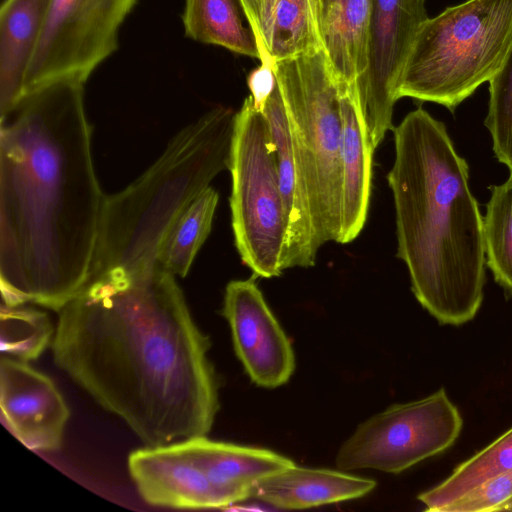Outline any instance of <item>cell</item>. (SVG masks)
Listing matches in <instances>:
<instances>
[{"instance_id":"cell-1","label":"cell","mask_w":512,"mask_h":512,"mask_svg":"<svg viewBox=\"0 0 512 512\" xmlns=\"http://www.w3.org/2000/svg\"><path fill=\"white\" fill-rule=\"evenodd\" d=\"M210 339L159 264L90 278L59 311L56 364L146 446L207 436L219 409Z\"/></svg>"},{"instance_id":"cell-2","label":"cell","mask_w":512,"mask_h":512,"mask_svg":"<svg viewBox=\"0 0 512 512\" xmlns=\"http://www.w3.org/2000/svg\"><path fill=\"white\" fill-rule=\"evenodd\" d=\"M84 84L26 93L0 121L2 303L59 312L85 285L105 195L92 159Z\"/></svg>"},{"instance_id":"cell-3","label":"cell","mask_w":512,"mask_h":512,"mask_svg":"<svg viewBox=\"0 0 512 512\" xmlns=\"http://www.w3.org/2000/svg\"><path fill=\"white\" fill-rule=\"evenodd\" d=\"M387 180L396 214L397 257L421 306L439 323L472 320L484 298L483 216L469 166L443 122L419 107L393 129Z\"/></svg>"},{"instance_id":"cell-4","label":"cell","mask_w":512,"mask_h":512,"mask_svg":"<svg viewBox=\"0 0 512 512\" xmlns=\"http://www.w3.org/2000/svg\"><path fill=\"white\" fill-rule=\"evenodd\" d=\"M235 115L219 106L182 128L135 181L105 196L88 279L157 263L178 214L228 169Z\"/></svg>"},{"instance_id":"cell-5","label":"cell","mask_w":512,"mask_h":512,"mask_svg":"<svg viewBox=\"0 0 512 512\" xmlns=\"http://www.w3.org/2000/svg\"><path fill=\"white\" fill-rule=\"evenodd\" d=\"M512 49V0H466L417 31L396 96L452 113L499 71Z\"/></svg>"},{"instance_id":"cell-6","label":"cell","mask_w":512,"mask_h":512,"mask_svg":"<svg viewBox=\"0 0 512 512\" xmlns=\"http://www.w3.org/2000/svg\"><path fill=\"white\" fill-rule=\"evenodd\" d=\"M319 246L338 241L342 201L339 88L323 50L272 64Z\"/></svg>"},{"instance_id":"cell-7","label":"cell","mask_w":512,"mask_h":512,"mask_svg":"<svg viewBox=\"0 0 512 512\" xmlns=\"http://www.w3.org/2000/svg\"><path fill=\"white\" fill-rule=\"evenodd\" d=\"M271 467L265 449L197 436L145 446L128 457L130 477L150 505L225 508L251 497Z\"/></svg>"},{"instance_id":"cell-8","label":"cell","mask_w":512,"mask_h":512,"mask_svg":"<svg viewBox=\"0 0 512 512\" xmlns=\"http://www.w3.org/2000/svg\"><path fill=\"white\" fill-rule=\"evenodd\" d=\"M228 169L232 229L241 260L254 276L277 277L283 271L287 215L268 122L251 96L235 115Z\"/></svg>"},{"instance_id":"cell-9","label":"cell","mask_w":512,"mask_h":512,"mask_svg":"<svg viewBox=\"0 0 512 512\" xmlns=\"http://www.w3.org/2000/svg\"><path fill=\"white\" fill-rule=\"evenodd\" d=\"M462 426L458 408L442 388L420 400L394 404L359 424L340 446L336 467L398 474L448 449Z\"/></svg>"},{"instance_id":"cell-10","label":"cell","mask_w":512,"mask_h":512,"mask_svg":"<svg viewBox=\"0 0 512 512\" xmlns=\"http://www.w3.org/2000/svg\"><path fill=\"white\" fill-rule=\"evenodd\" d=\"M137 0H51L28 65L23 95L62 79L86 82L118 48V33Z\"/></svg>"},{"instance_id":"cell-11","label":"cell","mask_w":512,"mask_h":512,"mask_svg":"<svg viewBox=\"0 0 512 512\" xmlns=\"http://www.w3.org/2000/svg\"><path fill=\"white\" fill-rule=\"evenodd\" d=\"M425 0H371L368 67L358 83V98L369 140L375 150L387 131L398 82L422 23Z\"/></svg>"},{"instance_id":"cell-12","label":"cell","mask_w":512,"mask_h":512,"mask_svg":"<svg viewBox=\"0 0 512 512\" xmlns=\"http://www.w3.org/2000/svg\"><path fill=\"white\" fill-rule=\"evenodd\" d=\"M222 314L235 353L253 383L263 388L285 384L295 369L294 351L254 277L227 284Z\"/></svg>"},{"instance_id":"cell-13","label":"cell","mask_w":512,"mask_h":512,"mask_svg":"<svg viewBox=\"0 0 512 512\" xmlns=\"http://www.w3.org/2000/svg\"><path fill=\"white\" fill-rule=\"evenodd\" d=\"M0 408L7 429L27 448L61 447L69 408L52 379L27 362L1 357Z\"/></svg>"},{"instance_id":"cell-14","label":"cell","mask_w":512,"mask_h":512,"mask_svg":"<svg viewBox=\"0 0 512 512\" xmlns=\"http://www.w3.org/2000/svg\"><path fill=\"white\" fill-rule=\"evenodd\" d=\"M263 113L275 149L279 185L288 222L283 270L311 267L315 265L320 246L316 238L306 181L295 160L290 126L277 83Z\"/></svg>"},{"instance_id":"cell-15","label":"cell","mask_w":512,"mask_h":512,"mask_svg":"<svg viewBox=\"0 0 512 512\" xmlns=\"http://www.w3.org/2000/svg\"><path fill=\"white\" fill-rule=\"evenodd\" d=\"M261 53L260 62L323 50L324 0H241Z\"/></svg>"},{"instance_id":"cell-16","label":"cell","mask_w":512,"mask_h":512,"mask_svg":"<svg viewBox=\"0 0 512 512\" xmlns=\"http://www.w3.org/2000/svg\"><path fill=\"white\" fill-rule=\"evenodd\" d=\"M342 119V201L337 243L352 242L363 229L369 207L374 149L358 93L338 86Z\"/></svg>"},{"instance_id":"cell-17","label":"cell","mask_w":512,"mask_h":512,"mask_svg":"<svg viewBox=\"0 0 512 512\" xmlns=\"http://www.w3.org/2000/svg\"><path fill=\"white\" fill-rule=\"evenodd\" d=\"M375 486L373 479L347 471L294 464L260 480L251 497L276 508L297 510L361 498Z\"/></svg>"},{"instance_id":"cell-18","label":"cell","mask_w":512,"mask_h":512,"mask_svg":"<svg viewBox=\"0 0 512 512\" xmlns=\"http://www.w3.org/2000/svg\"><path fill=\"white\" fill-rule=\"evenodd\" d=\"M51 0H5L0 10V118L23 96L24 78Z\"/></svg>"},{"instance_id":"cell-19","label":"cell","mask_w":512,"mask_h":512,"mask_svg":"<svg viewBox=\"0 0 512 512\" xmlns=\"http://www.w3.org/2000/svg\"><path fill=\"white\" fill-rule=\"evenodd\" d=\"M371 0H324L323 51L339 86L358 93L368 67Z\"/></svg>"},{"instance_id":"cell-20","label":"cell","mask_w":512,"mask_h":512,"mask_svg":"<svg viewBox=\"0 0 512 512\" xmlns=\"http://www.w3.org/2000/svg\"><path fill=\"white\" fill-rule=\"evenodd\" d=\"M183 25L188 38L261 59L241 0H185Z\"/></svg>"},{"instance_id":"cell-21","label":"cell","mask_w":512,"mask_h":512,"mask_svg":"<svg viewBox=\"0 0 512 512\" xmlns=\"http://www.w3.org/2000/svg\"><path fill=\"white\" fill-rule=\"evenodd\" d=\"M512 470V428L481 451L459 464L438 485L420 493L417 499L425 511L444 512L480 484Z\"/></svg>"},{"instance_id":"cell-22","label":"cell","mask_w":512,"mask_h":512,"mask_svg":"<svg viewBox=\"0 0 512 512\" xmlns=\"http://www.w3.org/2000/svg\"><path fill=\"white\" fill-rule=\"evenodd\" d=\"M218 199V193L209 186L178 214L160 244V267L174 276L187 275L211 231Z\"/></svg>"},{"instance_id":"cell-23","label":"cell","mask_w":512,"mask_h":512,"mask_svg":"<svg viewBox=\"0 0 512 512\" xmlns=\"http://www.w3.org/2000/svg\"><path fill=\"white\" fill-rule=\"evenodd\" d=\"M483 217L486 265L495 282L512 294V177L490 186Z\"/></svg>"},{"instance_id":"cell-24","label":"cell","mask_w":512,"mask_h":512,"mask_svg":"<svg viewBox=\"0 0 512 512\" xmlns=\"http://www.w3.org/2000/svg\"><path fill=\"white\" fill-rule=\"evenodd\" d=\"M49 316L40 310L2 303L0 344L2 356L20 361L37 359L53 340Z\"/></svg>"},{"instance_id":"cell-25","label":"cell","mask_w":512,"mask_h":512,"mask_svg":"<svg viewBox=\"0 0 512 512\" xmlns=\"http://www.w3.org/2000/svg\"><path fill=\"white\" fill-rule=\"evenodd\" d=\"M484 124L492 138L493 152L512 177V49L489 81V105Z\"/></svg>"},{"instance_id":"cell-26","label":"cell","mask_w":512,"mask_h":512,"mask_svg":"<svg viewBox=\"0 0 512 512\" xmlns=\"http://www.w3.org/2000/svg\"><path fill=\"white\" fill-rule=\"evenodd\" d=\"M512 501V470L480 484L444 512H495Z\"/></svg>"},{"instance_id":"cell-27","label":"cell","mask_w":512,"mask_h":512,"mask_svg":"<svg viewBox=\"0 0 512 512\" xmlns=\"http://www.w3.org/2000/svg\"><path fill=\"white\" fill-rule=\"evenodd\" d=\"M276 76L272 65L261 62L260 66L251 71L247 78V84L251 92L250 96L254 107L264 112L266 103L276 86Z\"/></svg>"},{"instance_id":"cell-28","label":"cell","mask_w":512,"mask_h":512,"mask_svg":"<svg viewBox=\"0 0 512 512\" xmlns=\"http://www.w3.org/2000/svg\"><path fill=\"white\" fill-rule=\"evenodd\" d=\"M502 511H512V501H510Z\"/></svg>"}]
</instances>
